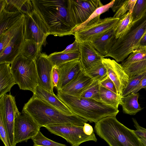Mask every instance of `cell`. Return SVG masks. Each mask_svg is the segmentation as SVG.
I'll return each mask as SVG.
<instances>
[{"label": "cell", "mask_w": 146, "mask_h": 146, "mask_svg": "<svg viewBox=\"0 0 146 146\" xmlns=\"http://www.w3.org/2000/svg\"><path fill=\"white\" fill-rule=\"evenodd\" d=\"M41 127L27 112L23 110L15 117L14 138L15 144L32 139Z\"/></svg>", "instance_id": "8fae6325"}, {"label": "cell", "mask_w": 146, "mask_h": 146, "mask_svg": "<svg viewBox=\"0 0 146 146\" xmlns=\"http://www.w3.org/2000/svg\"><path fill=\"white\" fill-rule=\"evenodd\" d=\"M24 40L23 23L6 46L0 52V64H11L19 54Z\"/></svg>", "instance_id": "9a60e30c"}, {"label": "cell", "mask_w": 146, "mask_h": 146, "mask_svg": "<svg viewBox=\"0 0 146 146\" xmlns=\"http://www.w3.org/2000/svg\"><path fill=\"white\" fill-rule=\"evenodd\" d=\"M44 127L52 133L64 138L72 146H79L85 142H96L97 140L94 133L90 135L84 133L83 125L63 123L48 125Z\"/></svg>", "instance_id": "ba28073f"}, {"label": "cell", "mask_w": 146, "mask_h": 146, "mask_svg": "<svg viewBox=\"0 0 146 146\" xmlns=\"http://www.w3.org/2000/svg\"><path fill=\"white\" fill-rule=\"evenodd\" d=\"M93 80L81 70L76 77L59 92L69 95L80 96L91 84Z\"/></svg>", "instance_id": "e0dca14e"}, {"label": "cell", "mask_w": 146, "mask_h": 146, "mask_svg": "<svg viewBox=\"0 0 146 146\" xmlns=\"http://www.w3.org/2000/svg\"><path fill=\"white\" fill-rule=\"evenodd\" d=\"M100 86L116 94H118L115 84L108 76L100 82Z\"/></svg>", "instance_id": "ab89813d"}, {"label": "cell", "mask_w": 146, "mask_h": 146, "mask_svg": "<svg viewBox=\"0 0 146 146\" xmlns=\"http://www.w3.org/2000/svg\"><path fill=\"white\" fill-rule=\"evenodd\" d=\"M80 60L83 70H88L102 62L104 58L91 42L79 43Z\"/></svg>", "instance_id": "2e32d148"}, {"label": "cell", "mask_w": 146, "mask_h": 146, "mask_svg": "<svg viewBox=\"0 0 146 146\" xmlns=\"http://www.w3.org/2000/svg\"><path fill=\"white\" fill-rule=\"evenodd\" d=\"M119 19L111 17L101 19L100 16H98L90 21L83 29L74 32L75 40L79 43L91 42L114 27Z\"/></svg>", "instance_id": "9c48e42d"}, {"label": "cell", "mask_w": 146, "mask_h": 146, "mask_svg": "<svg viewBox=\"0 0 146 146\" xmlns=\"http://www.w3.org/2000/svg\"><path fill=\"white\" fill-rule=\"evenodd\" d=\"M125 1L124 0H115L114 3L111 8L113 12H115Z\"/></svg>", "instance_id": "bcb514c9"}, {"label": "cell", "mask_w": 146, "mask_h": 146, "mask_svg": "<svg viewBox=\"0 0 146 146\" xmlns=\"http://www.w3.org/2000/svg\"><path fill=\"white\" fill-rule=\"evenodd\" d=\"M146 33V13L132 21L128 30L117 39L108 54L104 58L111 57L117 62H122L139 47L141 40Z\"/></svg>", "instance_id": "5b68a950"}, {"label": "cell", "mask_w": 146, "mask_h": 146, "mask_svg": "<svg viewBox=\"0 0 146 146\" xmlns=\"http://www.w3.org/2000/svg\"><path fill=\"white\" fill-rule=\"evenodd\" d=\"M40 50L41 48L33 41L25 40L19 54L27 58L35 60L40 53Z\"/></svg>", "instance_id": "484cf974"}, {"label": "cell", "mask_w": 146, "mask_h": 146, "mask_svg": "<svg viewBox=\"0 0 146 146\" xmlns=\"http://www.w3.org/2000/svg\"><path fill=\"white\" fill-rule=\"evenodd\" d=\"M50 35L62 36L74 34V27L68 15V0H31Z\"/></svg>", "instance_id": "6da1fadb"}, {"label": "cell", "mask_w": 146, "mask_h": 146, "mask_svg": "<svg viewBox=\"0 0 146 146\" xmlns=\"http://www.w3.org/2000/svg\"><path fill=\"white\" fill-rule=\"evenodd\" d=\"M103 5L99 0H68V10L74 28L85 22L94 11Z\"/></svg>", "instance_id": "30bf717a"}, {"label": "cell", "mask_w": 146, "mask_h": 146, "mask_svg": "<svg viewBox=\"0 0 146 146\" xmlns=\"http://www.w3.org/2000/svg\"><path fill=\"white\" fill-rule=\"evenodd\" d=\"M0 138L5 146H11L8 133L4 124L3 115L0 113Z\"/></svg>", "instance_id": "f35d334b"}, {"label": "cell", "mask_w": 146, "mask_h": 146, "mask_svg": "<svg viewBox=\"0 0 146 146\" xmlns=\"http://www.w3.org/2000/svg\"><path fill=\"white\" fill-rule=\"evenodd\" d=\"M100 95L101 101L105 104L118 109L121 96L100 86Z\"/></svg>", "instance_id": "4316f807"}, {"label": "cell", "mask_w": 146, "mask_h": 146, "mask_svg": "<svg viewBox=\"0 0 146 146\" xmlns=\"http://www.w3.org/2000/svg\"><path fill=\"white\" fill-rule=\"evenodd\" d=\"M83 130L84 133L88 135H90L94 133L92 126L87 123L84 125Z\"/></svg>", "instance_id": "f6af8a7d"}, {"label": "cell", "mask_w": 146, "mask_h": 146, "mask_svg": "<svg viewBox=\"0 0 146 146\" xmlns=\"http://www.w3.org/2000/svg\"><path fill=\"white\" fill-rule=\"evenodd\" d=\"M11 72L20 89L33 93L38 85L37 74L35 60L19 54L11 64Z\"/></svg>", "instance_id": "8992f818"}, {"label": "cell", "mask_w": 146, "mask_h": 146, "mask_svg": "<svg viewBox=\"0 0 146 146\" xmlns=\"http://www.w3.org/2000/svg\"><path fill=\"white\" fill-rule=\"evenodd\" d=\"M41 99L59 110L65 113L72 115L70 109L54 93H52L37 85L33 95Z\"/></svg>", "instance_id": "ffe728a7"}, {"label": "cell", "mask_w": 146, "mask_h": 146, "mask_svg": "<svg viewBox=\"0 0 146 146\" xmlns=\"http://www.w3.org/2000/svg\"><path fill=\"white\" fill-rule=\"evenodd\" d=\"M146 74V72L129 78V82L123 90L121 97L126 96L132 92Z\"/></svg>", "instance_id": "8d00e7d4"}, {"label": "cell", "mask_w": 146, "mask_h": 146, "mask_svg": "<svg viewBox=\"0 0 146 146\" xmlns=\"http://www.w3.org/2000/svg\"><path fill=\"white\" fill-rule=\"evenodd\" d=\"M122 67L130 78L146 72V59Z\"/></svg>", "instance_id": "f1b7e54d"}, {"label": "cell", "mask_w": 146, "mask_h": 146, "mask_svg": "<svg viewBox=\"0 0 146 146\" xmlns=\"http://www.w3.org/2000/svg\"><path fill=\"white\" fill-rule=\"evenodd\" d=\"M146 59V46L139 47L130 54L128 58L122 62L123 66L139 60Z\"/></svg>", "instance_id": "836d02e7"}, {"label": "cell", "mask_w": 146, "mask_h": 146, "mask_svg": "<svg viewBox=\"0 0 146 146\" xmlns=\"http://www.w3.org/2000/svg\"><path fill=\"white\" fill-rule=\"evenodd\" d=\"M139 96V93L132 92L126 96L121 97L120 104L124 113L134 115L141 110L138 102Z\"/></svg>", "instance_id": "603a6c76"}, {"label": "cell", "mask_w": 146, "mask_h": 146, "mask_svg": "<svg viewBox=\"0 0 146 146\" xmlns=\"http://www.w3.org/2000/svg\"><path fill=\"white\" fill-rule=\"evenodd\" d=\"M142 88H145L146 90V74L141 80L137 86L133 90L132 92L137 93Z\"/></svg>", "instance_id": "ee69618b"}, {"label": "cell", "mask_w": 146, "mask_h": 146, "mask_svg": "<svg viewBox=\"0 0 146 146\" xmlns=\"http://www.w3.org/2000/svg\"><path fill=\"white\" fill-rule=\"evenodd\" d=\"M137 0H125L124 3L117 10L113 17L119 19L128 12L132 13Z\"/></svg>", "instance_id": "d590c367"}, {"label": "cell", "mask_w": 146, "mask_h": 146, "mask_svg": "<svg viewBox=\"0 0 146 146\" xmlns=\"http://www.w3.org/2000/svg\"><path fill=\"white\" fill-rule=\"evenodd\" d=\"M19 112L15 97L10 93L0 98V113L3 115L11 146L16 145L14 142V122L16 115Z\"/></svg>", "instance_id": "7c38bea8"}, {"label": "cell", "mask_w": 146, "mask_h": 146, "mask_svg": "<svg viewBox=\"0 0 146 146\" xmlns=\"http://www.w3.org/2000/svg\"><path fill=\"white\" fill-rule=\"evenodd\" d=\"M132 22V13L129 12L119 19L114 27L117 39L122 36L128 30Z\"/></svg>", "instance_id": "f546056e"}, {"label": "cell", "mask_w": 146, "mask_h": 146, "mask_svg": "<svg viewBox=\"0 0 146 146\" xmlns=\"http://www.w3.org/2000/svg\"><path fill=\"white\" fill-rule=\"evenodd\" d=\"M10 64H0V98L9 92L16 84Z\"/></svg>", "instance_id": "7402d4cb"}, {"label": "cell", "mask_w": 146, "mask_h": 146, "mask_svg": "<svg viewBox=\"0 0 146 146\" xmlns=\"http://www.w3.org/2000/svg\"><path fill=\"white\" fill-rule=\"evenodd\" d=\"M96 133L109 146H145L140 137L115 117L103 118L95 123Z\"/></svg>", "instance_id": "277c9868"}, {"label": "cell", "mask_w": 146, "mask_h": 146, "mask_svg": "<svg viewBox=\"0 0 146 146\" xmlns=\"http://www.w3.org/2000/svg\"><path fill=\"white\" fill-rule=\"evenodd\" d=\"M146 46V33L141 39L139 47Z\"/></svg>", "instance_id": "7dc6e473"}, {"label": "cell", "mask_w": 146, "mask_h": 146, "mask_svg": "<svg viewBox=\"0 0 146 146\" xmlns=\"http://www.w3.org/2000/svg\"><path fill=\"white\" fill-rule=\"evenodd\" d=\"M115 0H112L109 3L103 5L97 8L90 16L89 18L85 22L81 25L75 28L74 30V33L78 31L84 27L91 20H93L98 16L108 11L110 8L113 7Z\"/></svg>", "instance_id": "d6a6232c"}, {"label": "cell", "mask_w": 146, "mask_h": 146, "mask_svg": "<svg viewBox=\"0 0 146 146\" xmlns=\"http://www.w3.org/2000/svg\"><path fill=\"white\" fill-rule=\"evenodd\" d=\"M102 62L106 69L108 76L115 84L118 94L121 96L129 77L121 64L115 60L104 58Z\"/></svg>", "instance_id": "5bb4252c"}, {"label": "cell", "mask_w": 146, "mask_h": 146, "mask_svg": "<svg viewBox=\"0 0 146 146\" xmlns=\"http://www.w3.org/2000/svg\"><path fill=\"white\" fill-rule=\"evenodd\" d=\"M33 9L31 0H3L0 11L4 10L9 12H20L25 15Z\"/></svg>", "instance_id": "44dd1931"}, {"label": "cell", "mask_w": 146, "mask_h": 146, "mask_svg": "<svg viewBox=\"0 0 146 146\" xmlns=\"http://www.w3.org/2000/svg\"><path fill=\"white\" fill-rule=\"evenodd\" d=\"M49 35L50 34L46 25L37 11L33 9L30 13L24 15L25 40L33 41L41 48Z\"/></svg>", "instance_id": "52a82bcc"}, {"label": "cell", "mask_w": 146, "mask_h": 146, "mask_svg": "<svg viewBox=\"0 0 146 146\" xmlns=\"http://www.w3.org/2000/svg\"><path fill=\"white\" fill-rule=\"evenodd\" d=\"M58 67L60 79L56 88L57 91L72 80L83 70L80 59L66 63Z\"/></svg>", "instance_id": "ac0fdd59"}, {"label": "cell", "mask_w": 146, "mask_h": 146, "mask_svg": "<svg viewBox=\"0 0 146 146\" xmlns=\"http://www.w3.org/2000/svg\"><path fill=\"white\" fill-rule=\"evenodd\" d=\"M100 81L93 80L91 84L83 92L80 97L102 102L100 95Z\"/></svg>", "instance_id": "1f68e13d"}, {"label": "cell", "mask_w": 146, "mask_h": 146, "mask_svg": "<svg viewBox=\"0 0 146 146\" xmlns=\"http://www.w3.org/2000/svg\"><path fill=\"white\" fill-rule=\"evenodd\" d=\"M31 139L34 143L33 146H67L48 138L40 130Z\"/></svg>", "instance_id": "e575fe53"}, {"label": "cell", "mask_w": 146, "mask_h": 146, "mask_svg": "<svg viewBox=\"0 0 146 146\" xmlns=\"http://www.w3.org/2000/svg\"><path fill=\"white\" fill-rule=\"evenodd\" d=\"M48 57L54 66L58 67L66 63L79 59L80 53L79 51L72 53L56 52L50 54Z\"/></svg>", "instance_id": "d4e9b609"}, {"label": "cell", "mask_w": 146, "mask_h": 146, "mask_svg": "<svg viewBox=\"0 0 146 146\" xmlns=\"http://www.w3.org/2000/svg\"><path fill=\"white\" fill-rule=\"evenodd\" d=\"M87 76L94 80L100 82L108 76L107 70L102 62L91 69L84 71Z\"/></svg>", "instance_id": "4dcf8cb0"}, {"label": "cell", "mask_w": 146, "mask_h": 146, "mask_svg": "<svg viewBox=\"0 0 146 146\" xmlns=\"http://www.w3.org/2000/svg\"><path fill=\"white\" fill-rule=\"evenodd\" d=\"M23 110L29 114L41 127L63 123L84 125L88 121L75 114L64 113L33 96L25 104Z\"/></svg>", "instance_id": "7a4b0ae2"}, {"label": "cell", "mask_w": 146, "mask_h": 146, "mask_svg": "<svg viewBox=\"0 0 146 146\" xmlns=\"http://www.w3.org/2000/svg\"><path fill=\"white\" fill-rule=\"evenodd\" d=\"M117 39L114 27L90 42L104 57L108 54Z\"/></svg>", "instance_id": "d6986e66"}, {"label": "cell", "mask_w": 146, "mask_h": 146, "mask_svg": "<svg viewBox=\"0 0 146 146\" xmlns=\"http://www.w3.org/2000/svg\"><path fill=\"white\" fill-rule=\"evenodd\" d=\"M140 139L145 146H146V138L143 137H140Z\"/></svg>", "instance_id": "c3c4849f"}, {"label": "cell", "mask_w": 146, "mask_h": 146, "mask_svg": "<svg viewBox=\"0 0 146 146\" xmlns=\"http://www.w3.org/2000/svg\"><path fill=\"white\" fill-rule=\"evenodd\" d=\"M21 12L0 11V35L12 26L24 15Z\"/></svg>", "instance_id": "cb8c5ba5"}, {"label": "cell", "mask_w": 146, "mask_h": 146, "mask_svg": "<svg viewBox=\"0 0 146 146\" xmlns=\"http://www.w3.org/2000/svg\"><path fill=\"white\" fill-rule=\"evenodd\" d=\"M79 42L75 40L72 43L68 45L62 52L65 53H72L79 51Z\"/></svg>", "instance_id": "7bdbcfd3"}, {"label": "cell", "mask_w": 146, "mask_h": 146, "mask_svg": "<svg viewBox=\"0 0 146 146\" xmlns=\"http://www.w3.org/2000/svg\"><path fill=\"white\" fill-rule=\"evenodd\" d=\"M44 53H40L35 60L37 74L38 85L52 93H54L52 81L54 65Z\"/></svg>", "instance_id": "4fadbf2b"}, {"label": "cell", "mask_w": 146, "mask_h": 146, "mask_svg": "<svg viewBox=\"0 0 146 146\" xmlns=\"http://www.w3.org/2000/svg\"><path fill=\"white\" fill-rule=\"evenodd\" d=\"M60 79V74L58 67L54 66L52 69V86L54 88H57Z\"/></svg>", "instance_id": "b9f144b4"}, {"label": "cell", "mask_w": 146, "mask_h": 146, "mask_svg": "<svg viewBox=\"0 0 146 146\" xmlns=\"http://www.w3.org/2000/svg\"><path fill=\"white\" fill-rule=\"evenodd\" d=\"M24 15L12 26L0 35V52L6 46L10 40L24 23Z\"/></svg>", "instance_id": "83f0119b"}, {"label": "cell", "mask_w": 146, "mask_h": 146, "mask_svg": "<svg viewBox=\"0 0 146 146\" xmlns=\"http://www.w3.org/2000/svg\"><path fill=\"white\" fill-rule=\"evenodd\" d=\"M146 13V0H137L132 13V21L139 19Z\"/></svg>", "instance_id": "74e56055"}, {"label": "cell", "mask_w": 146, "mask_h": 146, "mask_svg": "<svg viewBox=\"0 0 146 146\" xmlns=\"http://www.w3.org/2000/svg\"><path fill=\"white\" fill-rule=\"evenodd\" d=\"M132 119L136 129V130H134L135 133L140 137L146 138V129L140 126L135 118H132Z\"/></svg>", "instance_id": "60d3db41"}, {"label": "cell", "mask_w": 146, "mask_h": 146, "mask_svg": "<svg viewBox=\"0 0 146 146\" xmlns=\"http://www.w3.org/2000/svg\"><path fill=\"white\" fill-rule=\"evenodd\" d=\"M57 96L74 114L89 121L96 123L108 116L116 117L118 109L93 99L76 96L57 92Z\"/></svg>", "instance_id": "3957f363"}]
</instances>
